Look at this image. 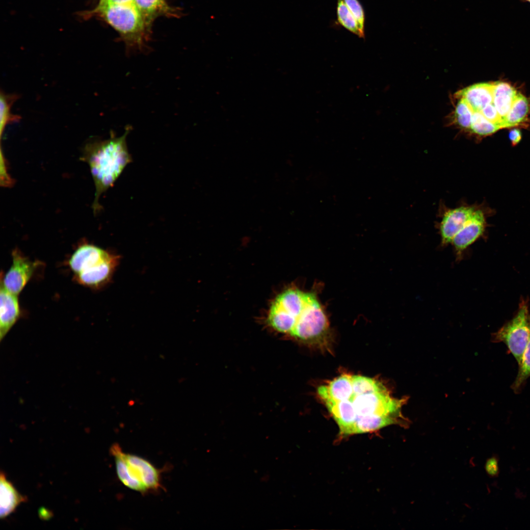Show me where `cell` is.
Masks as SVG:
<instances>
[{
  "mask_svg": "<svg viewBox=\"0 0 530 530\" xmlns=\"http://www.w3.org/2000/svg\"><path fill=\"white\" fill-rule=\"evenodd\" d=\"M526 0L529 2H530V0Z\"/></svg>",
  "mask_w": 530,
  "mask_h": 530,
  "instance_id": "obj_27",
  "label": "cell"
},
{
  "mask_svg": "<svg viewBox=\"0 0 530 530\" xmlns=\"http://www.w3.org/2000/svg\"><path fill=\"white\" fill-rule=\"evenodd\" d=\"M134 2L144 19L152 17L167 8L164 0H134Z\"/></svg>",
  "mask_w": 530,
  "mask_h": 530,
  "instance_id": "obj_21",
  "label": "cell"
},
{
  "mask_svg": "<svg viewBox=\"0 0 530 530\" xmlns=\"http://www.w3.org/2000/svg\"><path fill=\"white\" fill-rule=\"evenodd\" d=\"M458 95L469 104L473 111H480L486 105L493 103V84H475L460 91Z\"/></svg>",
  "mask_w": 530,
  "mask_h": 530,
  "instance_id": "obj_12",
  "label": "cell"
},
{
  "mask_svg": "<svg viewBox=\"0 0 530 530\" xmlns=\"http://www.w3.org/2000/svg\"><path fill=\"white\" fill-rule=\"evenodd\" d=\"M338 20L347 30L363 38L357 22L343 0H338L337 5Z\"/></svg>",
  "mask_w": 530,
  "mask_h": 530,
  "instance_id": "obj_19",
  "label": "cell"
},
{
  "mask_svg": "<svg viewBox=\"0 0 530 530\" xmlns=\"http://www.w3.org/2000/svg\"><path fill=\"white\" fill-rule=\"evenodd\" d=\"M530 339V312L527 299L522 298L510 320L492 335L495 343H504L519 364Z\"/></svg>",
  "mask_w": 530,
  "mask_h": 530,
  "instance_id": "obj_4",
  "label": "cell"
},
{
  "mask_svg": "<svg viewBox=\"0 0 530 530\" xmlns=\"http://www.w3.org/2000/svg\"><path fill=\"white\" fill-rule=\"evenodd\" d=\"M473 110L469 104L463 98L456 105L455 116L458 125L465 130H470Z\"/></svg>",
  "mask_w": 530,
  "mask_h": 530,
  "instance_id": "obj_20",
  "label": "cell"
},
{
  "mask_svg": "<svg viewBox=\"0 0 530 530\" xmlns=\"http://www.w3.org/2000/svg\"><path fill=\"white\" fill-rule=\"evenodd\" d=\"M130 130V127H127L123 135L119 137L111 132L109 138L92 141L83 148L81 158L89 166L95 186L92 204L95 213L101 209L100 196L114 185L127 165L132 161L126 141Z\"/></svg>",
  "mask_w": 530,
  "mask_h": 530,
  "instance_id": "obj_2",
  "label": "cell"
},
{
  "mask_svg": "<svg viewBox=\"0 0 530 530\" xmlns=\"http://www.w3.org/2000/svg\"><path fill=\"white\" fill-rule=\"evenodd\" d=\"M119 256L111 253L106 260L87 270L74 275L79 284L91 288H99L108 283L119 263Z\"/></svg>",
  "mask_w": 530,
  "mask_h": 530,
  "instance_id": "obj_9",
  "label": "cell"
},
{
  "mask_svg": "<svg viewBox=\"0 0 530 530\" xmlns=\"http://www.w3.org/2000/svg\"><path fill=\"white\" fill-rule=\"evenodd\" d=\"M12 264L2 282L4 288L16 295L22 291L33 274L39 263L31 261L17 249L12 252Z\"/></svg>",
  "mask_w": 530,
  "mask_h": 530,
  "instance_id": "obj_7",
  "label": "cell"
},
{
  "mask_svg": "<svg viewBox=\"0 0 530 530\" xmlns=\"http://www.w3.org/2000/svg\"><path fill=\"white\" fill-rule=\"evenodd\" d=\"M102 17L129 40L139 44V35L144 27V19L135 2L124 4H98L93 12Z\"/></svg>",
  "mask_w": 530,
  "mask_h": 530,
  "instance_id": "obj_5",
  "label": "cell"
},
{
  "mask_svg": "<svg viewBox=\"0 0 530 530\" xmlns=\"http://www.w3.org/2000/svg\"><path fill=\"white\" fill-rule=\"evenodd\" d=\"M529 109V102L526 97L517 94L510 111L500 123L501 129L515 126L525 121Z\"/></svg>",
  "mask_w": 530,
  "mask_h": 530,
  "instance_id": "obj_15",
  "label": "cell"
},
{
  "mask_svg": "<svg viewBox=\"0 0 530 530\" xmlns=\"http://www.w3.org/2000/svg\"><path fill=\"white\" fill-rule=\"evenodd\" d=\"M518 366L517 374L511 386L515 393L520 392L526 381L530 377V339Z\"/></svg>",
  "mask_w": 530,
  "mask_h": 530,
  "instance_id": "obj_17",
  "label": "cell"
},
{
  "mask_svg": "<svg viewBox=\"0 0 530 530\" xmlns=\"http://www.w3.org/2000/svg\"><path fill=\"white\" fill-rule=\"evenodd\" d=\"M478 205L462 202L455 208H449L441 203L439 209L440 220L437 224L443 246L451 243L455 235L473 214Z\"/></svg>",
  "mask_w": 530,
  "mask_h": 530,
  "instance_id": "obj_6",
  "label": "cell"
},
{
  "mask_svg": "<svg viewBox=\"0 0 530 530\" xmlns=\"http://www.w3.org/2000/svg\"><path fill=\"white\" fill-rule=\"evenodd\" d=\"M267 322L276 331L306 342L325 338L329 331L326 312L317 294L297 288L288 289L276 296Z\"/></svg>",
  "mask_w": 530,
  "mask_h": 530,
  "instance_id": "obj_1",
  "label": "cell"
},
{
  "mask_svg": "<svg viewBox=\"0 0 530 530\" xmlns=\"http://www.w3.org/2000/svg\"><path fill=\"white\" fill-rule=\"evenodd\" d=\"M501 128L488 120L479 111H473L470 130L473 133L486 136L494 133Z\"/></svg>",
  "mask_w": 530,
  "mask_h": 530,
  "instance_id": "obj_18",
  "label": "cell"
},
{
  "mask_svg": "<svg viewBox=\"0 0 530 530\" xmlns=\"http://www.w3.org/2000/svg\"><path fill=\"white\" fill-rule=\"evenodd\" d=\"M135 2L134 0H100L99 4H124L128 3Z\"/></svg>",
  "mask_w": 530,
  "mask_h": 530,
  "instance_id": "obj_26",
  "label": "cell"
},
{
  "mask_svg": "<svg viewBox=\"0 0 530 530\" xmlns=\"http://www.w3.org/2000/svg\"><path fill=\"white\" fill-rule=\"evenodd\" d=\"M0 517L4 518L12 513L26 498L20 494L1 472L0 476Z\"/></svg>",
  "mask_w": 530,
  "mask_h": 530,
  "instance_id": "obj_13",
  "label": "cell"
},
{
  "mask_svg": "<svg viewBox=\"0 0 530 530\" xmlns=\"http://www.w3.org/2000/svg\"><path fill=\"white\" fill-rule=\"evenodd\" d=\"M0 339L1 341L20 316L17 295L6 290L0 281Z\"/></svg>",
  "mask_w": 530,
  "mask_h": 530,
  "instance_id": "obj_11",
  "label": "cell"
},
{
  "mask_svg": "<svg viewBox=\"0 0 530 530\" xmlns=\"http://www.w3.org/2000/svg\"><path fill=\"white\" fill-rule=\"evenodd\" d=\"M485 469L487 474L490 477L497 476L499 473L498 459L496 456L488 459L485 463Z\"/></svg>",
  "mask_w": 530,
  "mask_h": 530,
  "instance_id": "obj_24",
  "label": "cell"
},
{
  "mask_svg": "<svg viewBox=\"0 0 530 530\" xmlns=\"http://www.w3.org/2000/svg\"><path fill=\"white\" fill-rule=\"evenodd\" d=\"M486 216L483 208L478 205L473 214L454 237L451 244L457 256H461L468 247L483 235L487 225Z\"/></svg>",
  "mask_w": 530,
  "mask_h": 530,
  "instance_id": "obj_8",
  "label": "cell"
},
{
  "mask_svg": "<svg viewBox=\"0 0 530 530\" xmlns=\"http://www.w3.org/2000/svg\"><path fill=\"white\" fill-rule=\"evenodd\" d=\"M110 453L114 457L119 479L128 488L144 494L161 487L160 470L148 460L124 452L117 443L111 446Z\"/></svg>",
  "mask_w": 530,
  "mask_h": 530,
  "instance_id": "obj_3",
  "label": "cell"
},
{
  "mask_svg": "<svg viewBox=\"0 0 530 530\" xmlns=\"http://www.w3.org/2000/svg\"><path fill=\"white\" fill-rule=\"evenodd\" d=\"M111 252L94 245L84 244L73 253L68 265L74 275L91 268L108 257Z\"/></svg>",
  "mask_w": 530,
  "mask_h": 530,
  "instance_id": "obj_10",
  "label": "cell"
},
{
  "mask_svg": "<svg viewBox=\"0 0 530 530\" xmlns=\"http://www.w3.org/2000/svg\"><path fill=\"white\" fill-rule=\"evenodd\" d=\"M348 9L355 18L360 33L364 37L365 16L362 6L357 0H343Z\"/></svg>",
  "mask_w": 530,
  "mask_h": 530,
  "instance_id": "obj_22",
  "label": "cell"
},
{
  "mask_svg": "<svg viewBox=\"0 0 530 530\" xmlns=\"http://www.w3.org/2000/svg\"><path fill=\"white\" fill-rule=\"evenodd\" d=\"M479 112L489 121L500 127L502 119L493 103L484 106ZM501 128V127H500Z\"/></svg>",
  "mask_w": 530,
  "mask_h": 530,
  "instance_id": "obj_23",
  "label": "cell"
},
{
  "mask_svg": "<svg viewBox=\"0 0 530 530\" xmlns=\"http://www.w3.org/2000/svg\"><path fill=\"white\" fill-rule=\"evenodd\" d=\"M19 98L17 94H7L1 91L0 97V134L1 138L6 127L18 122L21 117L11 112L13 103Z\"/></svg>",
  "mask_w": 530,
  "mask_h": 530,
  "instance_id": "obj_16",
  "label": "cell"
},
{
  "mask_svg": "<svg viewBox=\"0 0 530 530\" xmlns=\"http://www.w3.org/2000/svg\"><path fill=\"white\" fill-rule=\"evenodd\" d=\"M508 137L511 141L512 145L515 146L518 144L521 140V132L517 129H512L509 132Z\"/></svg>",
  "mask_w": 530,
  "mask_h": 530,
  "instance_id": "obj_25",
  "label": "cell"
},
{
  "mask_svg": "<svg viewBox=\"0 0 530 530\" xmlns=\"http://www.w3.org/2000/svg\"><path fill=\"white\" fill-rule=\"evenodd\" d=\"M493 84V103L502 120L510 111L517 93L508 83L497 81Z\"/></svg>",
  "mask_w": 530,
  "mask_h": 530,
  "instance_id": "obj_14",
  "label": "cell"
}]
</instances>
